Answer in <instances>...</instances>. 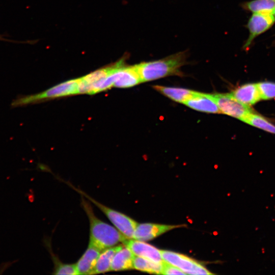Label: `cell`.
<instances>
[{
  "label": "cell",
  "mask_w": 275,
  "mask_h": 275,
  "mask_svg": "<svg viewBox=\"0 0 275 275\" xmlns=\"http://www.w3.org/2000/svg\"><path fill=\"white\" fill-rule=\"evenodd\" d=\"M188 54L180 51L158 60L135 65L142 82L171 75H181V68L185 65Z\"/></svg>",
  "instance_id": "6da1fadb"
},
{
  "label": "cell",
  "mask_w": 275,
  "mask_h": 275,
  "mask_svg": "<svg viewBox=\"0 0 275 275\" xmlns=\"http://www.w3.org/2000/svg\"><path fill=\"white\" fill-rule=\"evenodd\" d=\"M81 199V205L90 223L89 243L102 251L127 239L117 229L99 219L95 216L90 203L83 198Z\"/></svg>",
  "instance_id": "7a4b0ae2"
},
{
  "label": "cell",
  "mask_w": 275,
  "mask_h": 275,
  "mask_svg": "<svg viewBox=\"0 0 275 275\" xmlns=\"http://www.w3.org/2000/svg\"><path fill=\"white\" fill-rule=\"evenodd\" d=\"M142 82L135 66H128L123 60L111 67L109 73L94 86V93L102 92L112 87L127 88Z\"/></svg>",
  "instance_id": "3957f363"
},
{
  "label": "cell",
  "mask_w": 275,
  "mask_h": 275,
  "mask_svg": "<svg viewBox=\"0 0 275 275\" xmlns=\"http://www.w3.org/2000/svg\"><path fill=\"white\" fill-rule=\"evenodd\" d=\"M79 81V78L70 79L39 93L19 96L12 101L11 106L16 108L36 104L44 100L78 94Z\"/></svg>",
  "instance_id": "277c9868"
},
{
  "label": "cell",
  "mask_w": 275,
  "mask_h": 275,
  "mask_svg": "<svg viewBox=\"0 0 275 275\" xmlns=\"http://www.w3.org/2000/svg\"><path fill=\"white\" fill-rule=\"evenodd\" d=\"M100 209L115 227L126 238L133 239L138 223L127 215L110 208L90 197L80 189L74 188Z\"/></svg>",
  "instance_id": "5b68a950"
},
{
  "label": "cell",
  "mask_w": 275,
  "mask_h": 275,
  "mask_svg": "<svg viewBox=\"0 0 275 275\" xmlns=\"http://www.w3.org/2000/svg\"><path fill=\"white\" fill-rule=\"evenodd\" d=\"M221 113L243 121L253 111L250 106L236 99L231 93L213 94Z\"/></svg>",
  "instance_id": "8992f818"
},
{
  "label": "cell",
  "mask_w": 275,
  "mask_h": 275,
  "mask_svg": "<svg viewBox=\"0 0 275 275\" xmlns=\"http://www.w3.org/2000/svg\"><path fill=\"white\" fill-rule=\"evenodd\" d=\"M163 260L188 274H212L204 266L196 260L178 253L160 250Z\"/></svg>",
  "instance_id": "52a82bcc"
},
{
  "label": "cell",
  "mask_w": 275,
  "mask_h": 275,
  "mask_svg": "<svg viewBox=\"0 0 275 275\" xmlns=\"http://www.w3.org/2000/svg\"><path fill=\"white\" fill-rule=\"evenodd\" d=\"M274 22L275 18L272 13H253L246 24L249 35L243 45V49L247 50L254 39L269 30Z\"/></svg>",
  "instance_id": "ba28073f"
},
{
  "label": "cell",
  "mask_w": 275,
  "mask_h": 275,
  "mask_svg": "<svg viewBox=\"0 0 275 275\" xmlns=\"http://www.w3.org/2000/svg\"><path fill=\"white\" fill-rule=\"evenodd\" d=\"M183 104L199 112L213 114L221 113L213 94L194 91Z\"/></svg>",
  "instance_id": "9c48e42d"
},
{
  "label": "cell",
  "mask_w": 275,
  "mask_h": 275,
  "mask_svg": "<svg viewBox=\"0 0 275 275\" xmlns=\"http://www.w3.org/2000/svg\"><path fill=\"white\" fill-rule=\"evenodd\" d=\"M123 243L136 256L145 258L157 263L163 261L160 250L143 241L127 238Z\"/></svg>",
  "instance_id": "30bf717a"
},
{
  "label": "cell",
  "mask_w": 275,
  "mask_h": 275,
  "mask_svg": "<svg viewBox=\"0 0 275 275\" xmlns=\"http://www.w3.org/2000/svg\"><path fill=\"white\" fill-rule=\"evenodd\" d=\"M182 226L152 223L138 224L133 239L143 241L150 240L171 230Z\"/></svg>",
  "instance_id": "8fae6325"
},
{
  "label": "cell",
  "mask_w": 275,
  "mask_h": 275,
  "mask_svg": "<svg viewBox=\"0 0 275 275\" xmlns=\"http://www.w3.org/2000/svg\"><path fill=\"white\" fill-rule=\"evenodd\" d=\"M242 104L250 106L261 100L257 83H248L236 88L231 93Z\"/></svg>",
  "instance_id": "7c38bea8"
},
{
  "label": "cell",
  "mask_w": 275,
  "mask_h": 275,
  "mask_svg": "<svg viewBox=\"0 0 275 275\" xmlns=\"http://www.w3.org/2000/svg\"><path fill=\"white\" fill-rule=\"evenodd\" d=\"M101 251L89 243L87 249L75 264L78 274H92Z\"/></svg>",
  "instance_id": "4fadbf2b"
},
{
  "label": "cell",
  "mask_w": 275,
  "mask_h": 275,
  "mask_svg": "<svg viewBox=\"0 0 275 275\" xmlns=\"http://www.w3.org/2000/svg\"><path fill=\"white\" fill-rule=\"evenodd\" d=\"M134 255L127 247H122L115 254L111 266V270L122 271L133 268Z\"/></svg>",
  "instance_id": "5bb4252c"
},
{
  "label": "cell",
  "mask_w": 275,
  "mask_h": 275,
  "mask_svg": "<svg viewBox=\"0 0 275 275\" xmlns=\"http://www.w3.org/2000/svg\"><path fill=\"white\" fill-rule=\"evenodd\" d=\"M122 246L121 245L114 246L102 250L97 259L92 274L104 273L111 270L113 258Z\"/></svg>",
  "instance_id": "9a60e30c"
},
{
  "label": "cell",
  "mask_w": 275,
  "mask_h": 275,
  "mask_svg": "<svg viewBox=\"0 0 275 275\" xmlns=\"http://www.w3.org/2000/svg\"><path fill=\"white\" fill-rule=\"evenodd\" d=\"M153 88L171 100L183 104L191 96L194 92L184 88L161 86H154Z\"/></svg>",
  "instance_id": "2e32d148"
},
{
  "label": "cell",
  "mask_w": 275,
  "mask_h": 275,
  "mask_svg": "<svg viewBox=\"0 0 275 275\" xmlns=\"http://www.w3.org/2000/svg\"><path fill=\"white\" fill-rule=\"evenodd\" d=\"M244 10L255 13H272L275 10V0H252L243 3Z\"/></svg>",
  "instance_id": "e0dca14e"
},
{
  "label": "cell",
  "mask_w": 275,
  "mask_h": 275,
  "mask_svg": "<svg viewBox=\"0 0 275 275\" xmlns=\"http://www.w3.org/2000/svg\"><path fill=\"white\" fill-rule=\"evenodd\" d=\"M162 262L157 263L145 258L136 256L133 259V268L149 273L161 274Z\"/></svg>",
  "instance_id": "ac0fdd59"
},
{
  "label": "cell",
  "mask_w": 275,
  "mask_h": 275,
  "mask_svg": "<svg viewBox=\"0 0 275 275\" xmlns=\"http://www.w3.org/2000/svg\"><path fill=\"white\" fill-rule=\"evenodd\" d=\"M243 122L275 134V125L263 116L253 112L248 116Z\"/></svg>",
  "instance_id": "d6986e66"
},
{
  "label": "cell",
  "mask_w": 275,
  "mask_h": 275,
  "mask_svg": "<svg viewBox=\"0 0 275 275\" xmlns=\"http://www.w3.org/2000/svg\"><path fill=\"white\" fill-rule=\"evenodd\" d=\"M257 84L261 99L269 100L275 98V82L262 81Z\"/></svg>",
  "instance_id": "ffe728a7"
},
{
  "label": "cell",
  "mask_w": 275,
  "mask_h": 275,
  "mask_svg": "<svg viewBox=\"0 0 275 275\" xmlns=\"http://www.w3.org/2000/svg\"><path fill=\"white\" fill-rule=\"evenodd\" d=\"M55 269L54 274L76 275L78 272L75 264H64L60 262L57 258L54 259Z\"/></svg>",
  "instance_id": "44dd1931"
},
{
  "label": "cell",
  "mask_w": 275,
  "mask_h": 275,
  "mask_svg": "<svg viewBox=\"0 0 275 275\" xmlns=\"http://www.w3.org/2000/svg\"><path fill=\"white\" fill-rule=\"evenodd\" d=\"M162 274H186L176 266L163 261L162 262Z\"/></svg>",
  "instance_id": "7402d4cb"
},
{
  "label": "cell",
  "mask_w": 275,
  "mask_h": 275,
  "mask_svg": "<svg viewBox=\"0 0 275 275\" xmlns=\"http://www.w3.org/2000/svg\"><path fill=\"white\" fill-rule=\"evenodd\" d=\"M7 36L6 34H0V41L12 42V43H19V42H19L18 41L10 39L8 38H7Z\"/></svg>",
  "instance_id": "603a6c76"
},
{
  "label": "cell",
  "mask_w": 275,
  "mask_h": 275,
  "mask_svg": "<svg viewBox=\"0 0 275 275\" xmlns=\"http://www.w3.org/2000/svg\"><path fill=\"white\" fill-rule=\"evenodd\" d=\"M272 14L274 16V18H275V10L273 11V12L272 13Z\"/></svg>",
  "instance_id": "cb8c5ba5"
}]
</instances>
